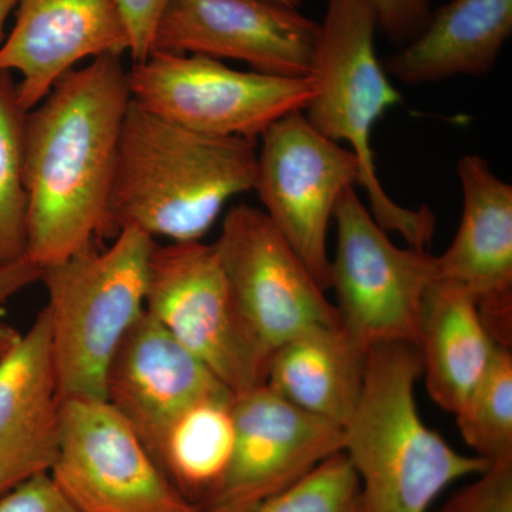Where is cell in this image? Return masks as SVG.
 Masks as SVG:
<instances>
[{
	"label": "cell",
	"mask_w": 512,
	"mask_h": 512,
	"mask_svg": "<svg viewBox=\"0 0 512 512\" xmlns=\"http://www.w3.org/2000/svg\"><path fill=\"white\" fill-rule=\"evenodd\" d=\"M130 103L127 69L107 55L64 74L26 111L25 258L39 268L100 238Z\"/></svg>",
	"instance_id": "1"
},
{
	"label": "cell",
	"mask_w": 512,
	"mask_h": 512,
	"mask_svg": "<svg viewBox=\"0 0 512 512\" xmlns=\"http://www.w3.org/2000/svg\"><path fill=\"white\" fill-rule=\"evenodd\" d=\"M256 147L177 126L131 100L100 238L136 228L177 244L202 241L232 198L254 191Z\"/></svg>",
	"instance_id": "2"
},
{
	"label": "cell",
	"mask_w": 512,
	"mask_h": 512,
	"mask_svg": "<svg viewBox=\"0 0 512 512\" xmlns=\"http://www.w3.org/2000/svg\"><path fill=\"white\" fill-rule=\"evenodd\" d=\"M420 376V350L413 343L367 350L362 396L343 447L366 512H429L451 484L491 466L458 453L424 424L414 396Z\"/></svg>",
	"instance_id": "3"
},
{
	"label": "cell",
	"mask_w": 512,
	"mask_h": 512,
	"mask_svg": "<svg viewBox=\"0 0 512 512\" xmlns=\"http://www.w3.org/2000/svg\"><path fill=\"white\" fill-rule=\"evenodd\" d=\"M377 19L369 0H328L313 57L315 97L303 114L323 136L348 143L360 165L359 187L365 188L373 218L394 231L410 248L426 251L436 217L429 207L410 210L384 191L372 150V131L400 94L377 59Z\"/></svg>",
	"instance_id": "4"
},
{
	"label": "cell",
	"mask_w": 512,
	"mask_h": 512,
	"mask_svg": "<svg viewBox=\"0 0 512 512\" xmlns=\"http://www.w3.org/2000/svg\"><path fill=\"white\" fill-rule=\"evenodd\" d=\"M153 237L120 231L42 268L52 349L63 400L104 399L106 375L121 340L146 311Z\"/></svg>",
	"instance_id": "5"
},
{
	"label": "cell",
	"mask_w": 512,
	"mask_h": 512,
	"mask_svg": "<svg viewBox=\"0 0 512 512\" xmlns=\"http://www.w3.org/2000/svg\"><path fill=\"white\" fill-rule=\"evenodd\" d=\"M131 100L161 119L211 136L256 140L315 97L308 77L232 69L198 55L153 52L127 70Z\"/></svg>",
	"instance_id": "6"
},
{
	"label": "cell",
	"mask_w": 512,
	"mask_h": 512,
	"mask_svg": "<svg viewBox=\"0 0 512 512\" xmlns=\"http://www.w3.org/2000/svg\"><path fill=\"white\" fill-rule=\"evenodd\" d=\"M146 311L234 396L265 384L269 355L239 312L214 244L156 245Z\"/></svg>",
	"instance_id": "7"
},
{
	"label": "cell",
	"mask_w": 512,
	"mask_h": 512,
	"mask_svg": "<svg viewBox=\"0 0 512 512\" xmlns=\"http://www.w3.org/2000/svg\"><path fill=\"white\" fill-rule=\"evenodd\" d=\"M333 218L338 227L329 288L335 289L343 329L360 348L380 343H419L421 305L436 281V256L399 248L360 201L343 192Z\"/></svg>",
	"instance_id": "8"
},
{
	"label": "cell",
	"mask_w": 512,
	"mask_h": 512,
	"mask_svg": "<svg viewBox=\"0 0 512 512\" xmlns=\"http://www.w3.org/2000/svg\"><path fill=\"white\" fill-rule=\"evenodd\" d=\"M359 178L353 151L320 134L303 111L282 117L262 133L254 191L266 217L325 291L330 220L343 192Z\"/></svg>",
	"instance_id": "9"
},
{
	"label": "cell",
	"mask_w": 512,
	"mask_h": 512,
	"mask_svg": "<svg viewBox=\"0 0 512 512\" xmlns=\"http://www.w3.org/2000/svg\"><path fill=\"white\" fill-rule=\"evenodd\" d=\"M50 476L84 512H204L104 399H67Z\"/></svg>",
	"instance_id": "10"
},
{
	"label": "cell",
	"mask_w": 512,
	"mask_h": 512,
	"mask_svg": "<svg viewBox=\"0 0 512 512\" xmlns=\"http://www.w3.org/2000/svg\"><path fill=\"white\" fill-rule=\"evenodd\" d=\"M214 247L242 318L269 356L303 330L342 326L336 305L264 211L231 208Z\"/></svg>",
	"instance_id": "11"
},
{
	"label": "cell",
	"mask_w": 512,
	"mask_h": 512,
	"mask_svg": "<svg viewBox=\"0 0 512 512\" xmlns=\"http://www.w3.org/2000/svg\"><path fill=\"white\" fill-rule=\"evenodd\" d=\"M320 23L268 0H168L151 52L237 60L259 73L311 76Z\"/></svg>",
	"instance_id": "12"
},
{
	"label": "cell",
	"mask_w": 512,
	"mask_h": 512,
	"mask_svg": "<svg viewBox=\"0 0 512 512\" xmlns=\"http://www.w3.org/2000/svg\"><path fill=\"white\" fill-rule=\"evenodd\" d=\"M225 396L234 393L147 311L121 340L104 390L157 464L175 421L195 404Z\"/></svg>",
	"instance_id": "13"
},
{
	"label": "cell",
	"mask_w": 512,
	"mask_h": 512,
	"mask_svg": "<svg viewBox=\"0 0 512 512\" xmlns=\"http://www.w3.org/2000/svg\"><path fill=\"white\" fill-rule=\"evenodd\" d=\"M130 53L119 0H18L0 45V72L16 73L20 104L40 103L83 60Z\"/></svg>",
	"instance_id": "14"
},
{
	"label": "cell",
	"mask_w": 512,
	"mask_h": 512,
	"mask_svg": "<svg viewBox=\"0 0 512 512\" xmlns=\"http://www.w3.org/2000/svg\"><path fill=\"white\" fill-rule=\"evenodd\" d=\"M463 191L460 225L436 256V279L463 286L497 345L512 340V187L480 156L457 164Z\"/></svg>",
	"instance_id": "15"
},
{
	"label": "cell",
	"mask_w": 512,
	"mask_h": 512,
	"mask_svg": "<svg viewBox=\"0 0 512 512\" xmlns=\"http://www.w3.org/2000/svg\"><path fill=\"white\" fill-rule=\"evenodd\" d=\"M232 414L234 453L214 503L242 494L271 497L345 447L343 427L286 402L265 384L235 396Z\"/></svg>",
	"instance_id": "16"
},
{
	"label": "cell",
	"mask_w": 512,
	"mask_h": 512,
	"mask_svg": "<svg viewBox=\"0 0 512 512\" xmlns=\"http://www.w3.org/2000/svg\"><path fill=\"white\" fill-rule=\"evenodd\" d=\"M63 403L43 308L0 360V495L50 473L62 439Z\"/></svg>",
	"instance_id": "17"
},
{
	"label": "cell",
	"mask_w": 512,
	"mask_h": 512,
	"mask_svg": "<svg viewBox=\"0 0 512 512\" xmlns=\"http://www.w3.org/2000/svg\"><path fill=\"white\" fill-rule=\"evenodd\" d=\"M512 35V0H450L423 30L387 57L384 70L406 84L484 76Z\"/></svg>",
	"instance_id": "18"
},
{
	"label": "cell",
	"mask_w": 512,
	"mask_h": 512,
	"mask_svg": "<svg viewBox=\"0 0 512 512\" xmlns=\"http://www.w3.org/2000/svg\"><path fill=\"white\" fill-rule=\"evenodd\" d=\"M366 359L343 326H313L271 353L265 386L345 429L362 396Z\"/></svg>",
	"instance_id": "19"
},
{
	"label": "cell",
	"mask_w": 512,
	"mask_h": 512,
	"mask_svg": "<svg viewBox=\"0 0 512 512\" xmlns=\"http://www.w3.org/2000/svg\"><path fill=\"white\" fill-rule=\"evenodd\" d=\"M497 343L463 286L433 282L421 305V376L431 400L456 414L490 365Z\"/></svg>",
	"instance_id": "20"
},
{
	"label": "cell",
	"mask_w": 512,
	"mask_h": 512,
	"mask_svg": "<svg viewBox=\"0 0 512 512\" xmlns=\"http://www.w3.org/2000/svg\"><path fill=\"white\" fill-rule=\"evenodd\" d=\"M235 396L195 404L168 431L158 466L184 497L208 508L217 500L234 453Z\"/></svg>",
	"instance_id": "21"
},
{
	"label": "cell",
	"mask_w": 512,
	"mask_h": 512,
	"mask_svg": "<svg viewBox=\"0 0 512 512\" xmlns=\"http://www.w3.org/2000/svg\"><path fill=\"white\" fill-rule=\"evenodd\" d=\"M467 446L490 464L512 463V353L495 346L490 365L456 413Z\"/></svg>",
	"instance_id": "22"
},
{
	"label": "cell",
	"mask_w": 512,
	"mask_h": 512,
	"mask_svg": "<svg viewBox=\"0 0 512 512\" xmlns=\"http://www.w3.org/2000/svg\"><path fill=\"white\" fill-rule=\"evenodd\" d=\"M26 110L13 74L0 72V265L25 258L26 192L23 124Z\"/></svg>",
	"instance_id": "23"
},
{
	"label": "cell",
	"mask_w": 512,
	"mask_h": 512,
	"mask_svg": "<svg viewBox=\"0 0 512 512\" xmlns=\"http://www.w3.org/2000/svg\"><path fill=\"white\" fill-rule=\"evenodd\" d=\"M252 512H366L362 490L346 454L326 458Z\"/></svg>",
	"instance_id": "24"
},
{
	"label": "cell",
	"mask_w": 512,
	"mask_h": 512,
	"mask_svg": "<svg viewBox=\"0 0 512 512\" xmlns=\"http://www.w3.org/2000/svg\"><path fill=\"white\" fill-rule=\"evenodd\" d=\"M434 512H512V463L491 464Z\"/></svg>",
	"instance_id": "25"
},
{
	"label": "cell",
	"mask_w": 512,
	"mask_h": 512,
	"mask_svg": "<svg viewBox=\"0 0 512 512\" xmlns=\"http://www.w3.org/2000/svg\"><path fill=\"white\" fill-rule=\"evenodd\" d=\"M0 512H84L49 473L23 481L0 495Z\"/></svg>",
	"instance_id": "26"
},
{
	"label": "cell",
	"mask_w": 512,
	"mask_h": 512,
	"mask_svg": "<svg viewBox=\"0 0 512 512\" xmlns=\"http://www.w3.org/2000/svg\"><path fill=\"white\" fill-rule=\"evenodd\" d=\"M376 13L377 29L403 46L414 39L429 20L431 0H369Z\"/></svg>",
	"instance_id": "27"
},
{
	"label": "cell",
	"mask_w": 512,
	"mask_h": 512,
	"mask_svg": "<svg viewBox=\"0 0 512 512\" xmlns=\"http://www.w3.org/2000/svg\"><path fill=\"white\" fill-rule=\"evenodd\" d=\"M167 3L168 0H119L130 35L128 55L134 63L150 55L154 32Z\"/></svg>",
	"instance_id": "28"
},
{
	"label": "cell",
	"mask_w": 512,
	"mask_h": 512,
	"mask_svg": "<svg viewBox=\"0 0 512 512\" xmlns=\"http://www.w3.org/2000/svg\"><path fill=\"white\" fill-rule=\"evenodd\" d=\"M40 276L42 268L30 262L28 258L0 265V306L39 282Z\"/></svg>",
	"instance_id": "29"
},
{
	"label": "cell",
	"mask_w": 512,
	"mask_h": 512,
	"mask_svg": "<svg viewBox=\"0 0 512 512\" xmlns=\"http://www.w3.org/2000/svg\"><path fill=\"white\" fill-rule=\"evenodd\" d=\"M265 497L259 494H242L225 498L210 505L204 512H252Z\"/></svg>",
	"instance_id": "30"
},
{
	"label": "cell",
	"mask_w": 512,
	"mask_h": 512,
	"mask_svg": "<svg viewBox=\"0 0 512 512\" xmlns=\"http://www.w3.org/2000/svg\"><path fill=\"white\" fill-rule=\"evenodd\" d=\"M20 333L18 330L10 328L8 325H0V360L5 357L10 348L15 345L16 340L19 339Z\"/></svg>",
	"instance_id": "31"
},
{
	"label": "cell",
	"mask_w": 512,
	"mask_h": 512,
	"mask_svg": "<svg viewBox=\"0 0 512 512\" xmlns=\"http://www.w3.org/2000/svg\"><path fill=\"white\" fill-rule=\"evenodd\" d=\"M18 0H0V45L5 39V26L8 23L10 15L15 12Z\"/></svg>",
	"instance_id": "32"
},
{
	"label": "cell",
	"mask_w": 512,
	"mask_h": 512,
	"mask_svg": "<svg viewBox=\"0 0 512 512\" xmlns=\"http://www.w3.org/2000/svg\"><path fill=\"white\" fill-rule=\"evenodd\" d=\"M268 2L276 3V5L285 6V8L299 10L303 0H268Z\"/></svg>",
	"instance_id": "33"
}]
</instances>
